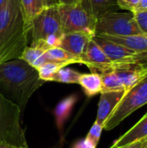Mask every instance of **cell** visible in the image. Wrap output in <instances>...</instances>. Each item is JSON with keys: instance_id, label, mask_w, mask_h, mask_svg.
Returning <instances> with one entry per match:
<instances>
[{"instance_id": "cell-1", "label": "cell", "mask_w": 147, "mask_h": 148, "mask_svg": "<svg viewBox=\"0 0 147 148\" xmlns=\"http://www.w3.org/2000/svg\"><path fill=\"white\" fill-rule=\"evenodd\" d=\"M44 83L37 69L21 58L0 64V93L16 104L22 112L31 95Z\"/></svg>"}, {"instance_id": "cell-2", "label": "cell", "mask_w": 147, "mask_h": 148, "mask_svg": "<svg viewBox=\"0 0 147 148\" xmlns=\"http://www.w3.org/2000/svg\"><path fill=\"white\" fill-rule=\"evenodd\" d=\"M29 33L21 0H7L0 9V64L21 57L28 47Z\"/></svg>"}, {"instance_id": "cell-3", "label": "cell", "mask_w": 147, "mask_h": 148, "mask_svg": "<svg viewBox=\"0 0 147 148\" xmlns=\"http://www.w3.org/2000/svg\"><path fill=\"white\" fill-rule=\"evenodd\" d=\"M31 46L48 49L58 47L64 33L62 29L58 3L44 9L32 21Z\"/></svg>"}, {"instance_id": "cell-4", "label": "cell", "mask_w": 147, "mask_h": 148, "mask_svg": "<svg viewBox=\"0 0 147 148\" xmlns=\"http://www.w3.org/2000/svg\"><path fill=\"white\" fill-rule=\"evenodd\" d=\"M21 116V108L0 93V142L17 147H29Z\"/></svg>"}, {"instance_id": "cell-5", "label": "cell", "mask_w": 147, "mask_h": 148, "mask_svg": "<svg viewBox=\"0 0 147 148\" xmlns=\"http://www.w3.org/2000/svg\"><path fill=\"white\" fill-rule=\"evenodd\" d=\"M147 104V75L126 91L124 96L107 120L103 129L109 131L120 125L133 112Z\"/></svg>"}, {"instance_id": "cell-6", "label": "cell", "mask_w": 147, "mask_h": 148, "mask_svg": "<svg viewBox=\"0 0 147 148\" xmlns=\"http://www.w3.org/2000/svg\"><path fill=\"white\" fill-rule=\"evenodd\" d=\"M141 33L135 21L133 13L111 11L97 19L94 36H126Z\"/></svg>"}, {"instance_id": "cell-7", "label": "cell", "mask_w": 147, "mask_h": 148, "mask_svg": "<svg viewBox=\"0 0 147 148\" xmlns=\"http://www.w3.org/2000/svg\"><path fill=\"white\" fill-rule=\"evenodd\" d=\"M62 29L64 34L87 32L95 35L97 19L90 15L81 4H58Z\"/></svg>"}, {"instance_id": "cell-8", "label": "cell", "mask_w": 147, "mask_h": 148, "mask_svg": "<svg viewBox=\"0 0 147 148\" xmlns=\"http://www.w3.org/2000/svg\"><path fill=\"white\" fill-rule=\"evenodd\" d=\"M80 63L86 65L91 73H98L100 75L114 70L119 65L113 63L102 51V49L92 39L85 52L80 57Z\"/></svg>"}, {"instance_id": "cell-9", "label": "cell", "mask_w": 147, "mask_h": 148, "mask_svg": "<svg viewBox=\"0 0 147 148\" xmlns=\"http://www.w3.org/2000/svg\"><path fill=\"white\" fill-rule=\"evenodd\" d=\"M93 40L102 49L106 56L115 64L121 66L126 64L140 63L139 53L129 49L122 45L94 36Z\"/></svg>"}, {"instance_id": "cell-10", "label": "cell", "mask_w": 147, "mask_h": 148, "mask_svg": "<svg viewBox=\"0 0 147 148\" xmlns=\"http://www.w3.org/2000/svg\"><path fill=\"white\" fill-rule=\"evenodd\" d=\"M94 36V35L87 32H73L64 34L58 47L69 52L80 61V57L85 52L88 44Z\"/></svg>"}, {"instance_id": "cell-11", "label": "cell", "mask_w": 147, "mask_h": 148, "mask_svg": "<svg viewBox=\"0 0 147 148\" xmlns=\"http://www.w3.org/2000/svg\"><path fill=\"white\" fill-rule=\"evenodd\" d=\"M115 74L127 91L147 75V63H133L121 65L116 68Z\"/></svg>"}, {"instance_id": "cell-12", "label": "cell", "mask_w": 147, "mask_h": 148, "mask_svg": "<svg viewBox=\"0 0 147 148\" xmlns=\"http://www.w3.org/2000/svg\"><path fill=\"white\" fill-rule=\"evenodd\" d=\"M125 93L126 91L101 92L95 122L104 127L107 120L112 114Z\"/></svg>"}, {"instance_id": "cell-13", "label": "cell", "mask_w": 147, "mask_h": 148, "mask_svg": "<svg viewBox=\"0 0 147 148\" xmlns=\"http://www.w3.org/2000/svg\"><path fill=\"white\" fill-rule=\"evenodd\" d=\"M98 36L122 45L139 54L147 53V34L145 33L126 36H115L107 35H100Z\"/></svg>"}, {"instance_id": "cell-14", "label": "cell", "mask_w": 147, "mask_h": 148, "mask_svg": "<svg viewBox=\"0 0 147 148\" xmlns=\"http://www.w3.org/2000/svg\"><path fill=\"white\" fill-rule=\"evenodd\" d=\"M54 0H21L24 24L27 29L30 31L33 19L44 9L55 4Z\"/></svg>"}, {"instance_id": "cell-15", "label": "cell", "mask_w": 147, "mask_h": 148, "mask_svg": "<svg viewBox=\"0 0 147 148\" xmlns=\"http://www.w3.org/2000/svg\"><path fill=\"white\" fill-rule=\"evenodd\" d=\"M146 138H147V112L129 131L116 140L112 147H122Z\"/></svg>"}, {"instance_id": "cell-16", "label": "cell", "mask_w": 147, "mask_h": 148, "mask_svg": "<svg viewBox=\"0 0 147 148\" xmlns=\"http://www.w3.org/2000/svg\"><path fill=\"white\" fill-rule=\"evenodd\" d=\"M81 4L96 19L107 12L116 11L119 8L116 0H81Z\"/></svg>"}, {"instance_id": "cell-17", "label": "cell", "mask_w": 147, "mask_h": 148, "mask_svg": "<svg viewBox=\"0 0 147 148\" xmlns=\"http://www.w3.org/2000/svg\"><path fill=\"white\" fill-rule=\"evenodd\" d=\"M77 99L78 97L75 95H69L62 99L55 108L54 115L55 119V124L60 132H62L64 123L70 116L74 107L78 101Z\"/></svg>"}, {"instance_id": "cell-18", "label": "cell", "mask_w": 147, "mask_h": 148, "mask_svg": "<svg viewBox=\"0 0 147 148\" xmlns=\"http://www.w3.org/2000/svg\"><path fill=\"white\" fill-rule=\"evenodd\" d=\"M79 85L88 97H93L102 92L101 75L98 73L81 74L79 79Z\"/></svg>"}, {"instance_id": "cell-19", "label": "cell", "mask_w": 147, "mask_h": 148, "mask_svg": "<svg viewBox=\"0 0 147 148\" xmlns=\"http://www.w3.org/2000/svg\"><path fill=\"white\" fill-rule=\"evenodd\" d=\"M44 56L46 62L62 63L67 66L73 63H80V61L77 57L59 47H54L48 49L44 53Z\"/></svg>"}, {"instance_id": "cell-20", "label": "cell", "mask_w": 147, "mask_h": 148, "mask_svg": "<svg viewBox=\"0 0 147 148\" xmlns=\"http://www.w3.org/2000/svg\"><path fill=\"white\" fill-rule=\"evenodd\" d=\"M45 52L46 51L42 48L30 45L29 47L28 46L24 49L20 58L25 61L33 68L37 69L38 68H40L42 64L46 62V59L44 56Z\"/></svg>"}, {"instance_id": "cell-21", "label": "cell", "mask_w": 147, "mask_h": 148, "mask_svg": "<svg viewBox=\"0 0 147 148\" xmlns=\"http://www.w3.org/2000/svg\"><path fill=\"white\" fill-rule=\"evenodd\" d=\"M101 75L102 80V92L126 91L122 82L113 70L103 73Z\"/></svg>"}, {"instance_id": "cell-22", "label": "cell", "mask_w": 147, "mask_h": 148, "mask_svg": "<svg viewBox=\"0 0 147 148\" xmlns=\"http://www.w3.org/2000/svg\"><path fill=\"white\" fill-rule=\"evenodd\" d=\"M81 73L68 68L64 67L59 69L52 77L51 82L67 83V84H79V79Z\"/></svg>"}, {"instance_id": "cell-23", "label": "cell", "mask_w": 147, "mask_h": 148, "mask_svg": "<svg viewBox=\"0 0 147 148\" xmlns=\"http://www.w3.org/2000/svg\"><path fill=\"white\" fill-rule=\"evenodd\" d=\"M67 67V65L62 63H55V62H45L40 68L37 69L39 77L43 82H51L54 75L62 68Z\"/></svg>"}, {"instance_id": "cell-24", "label": "cell", "mask_w": 147, "mask_h": 148, "mask_svg": "<svg viewBox=\"0 0 147 148\" xmlns=\"http://www.w3.org/2000/svg\"><path fill=\"white\" fill-rule=\"evenodd\" d=\"M102 130H103V126H101L94 121V123L93 124L92 127L90 128L86 139L88 140H89L94 147H97V145L100 141L101 136Z\"/></svg>"}, {"instance_id": "cell-25", "label": "cell", "mask_w": 147, "mask_h": 148, "mask_svg": "<svg viewBox=\"0 0 147 148\" xmlns=\"http://www.w3.org/2000/svg\"><path fill=\"white\" fill-rule=\"evenodd\" d=\"M133 16L141 32L147 34V11L134 12Z\"/></svg>"}, {"instance_id": "cell-26", "label": "cell", "mask_w": 147, "mask_h": 148, "mask_svg": "<svg viewBox=\"0 0 147 148\" xmlns=\"http://www.w3.org/2000/svg\"><path fill=\"white\" fill-rule=\"evenodd\" d=\"M139 1L140 0H116L120 9L128 10L129 12L132 13H133L136 10L139 3Z\"/></svg>"}, {"instance_id": "cell-27", "label": "cell", "mask_w": 147, "mask_h": 148, "mask_svg": "<svg viewBox=\"0 0 147 148\" xmlns=\"http://www.w3.org/2000/svg\"><path fill=\"white\" fill-rule=\"evenodd\" d=\"M72 148H96L89 140H88L86 138L83 140H81L75 143Z\"/></svg>"}, {"instance_id": "cell-28", "label": "cell", "mask_w": 147, "mask_h": 148, "mask_svg": "<svg viewBox=\"0 0 147 148\" xmlns=\"http://www.w3.org/2000/svg\"><path fill=\"white\" fill-rule=\"evenodd\" d=\"M145 146H146V139L141 140H138V141H135V142H133L131 144L125 145L122 147H111L110 148H144Z\"/></svg>"}, {"instance_id": "cell-29", "label": "cell", "mask_w": 147, "mask_h": 148, "mask_svg": "<svg viewBox=\"0 0 147 148\" xmlns=\"http://www.w3.org/2000/svg\"><path fill=\"white\" fill-rule=\"evenodd\" d=\"M139 11H147V0L139 1V3L134 12H139Z\"/></svg>"}, {"instance_id": "cell-30", "label": "cell", "mask_w": 147, "mask_h": 148, "mask_svg": "<svg viewBox=\"0 0 147 148\" xmlns=\"http://www.w3.org/2000/svg\"><path fill=\"white\" fill-rule=\"evenodd\" d=\"M81 2V0H58V4H74Z\"/></svg>"}, {"instance_id": "cell-31", "label": "cell", "mask_w": 147, "mask_h": 148, "mask_svg": "<svg viewBox=\"0 0 147 148\" xmlns=\"http://www.w3.org/2000/svg\"><path fill=\"white\" fill-rule=\"evenodd\" d=\"M139 61L141 63H147V53H143L139 55Z\"/></svg>"}, {"instance_id": "cell-32", "label": "cell", "mask_w": 147, "mask_h": 148, "mask_svg": "<svg viewBox=\"0 0 147 148\" xmlns=\"http://www.w3.org/2000/svg\"><path fill=\"white\" fill-rule=\"evenodd\" d=\"M0 148H29V147H15V146H11V145L6 144V143L0 142Z\"/></svg>"}, {"instance_id": "cell-33", "label": "cell", "mask_w": 147, "mask_h": 148, "mask_svg": "<svg viewBox=\"0 0 147 148\" xmlns=\"http://www.w3.org/2000/svg\"><path fill=\"white\" fill-rule=\"evenodd\" d=\"M6 1H7V0H0V9L3 6V4L6 3Z\"/></svg>"}, {"instance_id": "cell-34", "label": "cell", "mask_w": 147, "mask_h": 148, "mask_svg": "<svg viewBox=\"0 0 147 148\" xmlns=\"http://www.w3.org/2000/svg\"><path fill=\"white\" fill-rule=\"evenodd\" d=\"M144 148H147V138H146V146Z\"/></svg>"}]
</instances>
